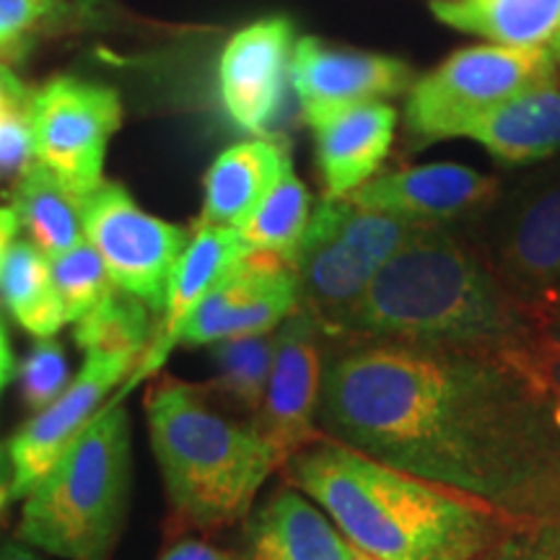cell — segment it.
<instances>
[{
  "instance_id": "cell-1",
  "label": "cell",
  "mask_w": 560,
  "mask_h": 560,
  "mask_svg": "<svg viewBox=\"0 0 560 560\" xmlns=\"http://www.w3.org/2000/svg\"><path fill=\"white\" fill-rule=\"evenodd\" d=\"M317 425L509 527L560 520V389L545 361L353 340L325 363Z\"/></svg>"
},
{
  "instance_id": "cell-2",
  "label": "cell",
  "mask_w": 560,
  "mask_h": 560,
  "mask_svg": "<svg viewBox=\"0 0 560 560\" xmlns=\"http://www.w3.org/2000/svg\"><path fill=\"white\" fill-rule=\"evenodd\" d=\"M342 335L548 363L540 317L444 226H420L382 265Z\"/></svg>"
},
{
  "instance_id": "cell-3",
  "label": "cell",
  "mask_w": 560,
  "mask_h": 560,
  "mask_svg": "<svg viewBox=\"0 0 560 560\" xmlns=\"http://www.w3.org/2000/svg\"><path fill=\"white\" fill-rule=\"evenodd\" d=\"M280 470L376 560H478L509 529L482 503L332 439L291 454Z\"/></svg>"
},
{
  "instance_id": "cell-4",
  "label": "cell",
  "mask_w": 560,
  "mask_h": 560,
  "mask_svg": "<svg viewBox=\"0 0 560 560\" xmlns=\"http://www.w3.org/2000/svg\"><path fill=\"white\" fill-rule=\"evenodd\" d=\"M151 446L166 495L185 527L221 529L244 520L283 457L255 420H234L206 389L161 380L145 395Z\"/></svg>"
},
{
  "instance_id": "cell-5",
  "label": "cell",
  "mask_w": 560,
  "mask_h": 560,
  "mask_svg": "<svg viewBox=\"0 0 560 560\" xmlns=\"http://www.w3.org/2000/svg\"><path fill=\"white\" fill-rule=\"evenodd\" d=\"M115 400L91 418L21 506L19 537L60 560H107L130 495V418Z\"/></svg>"
},
{
  "instance_id": "cell-6",
  "label": "cell",
  "mask_w": 560,
  "mask_h": 560,
  "mask_svg": "<svg viewBox=\"0 0 560 560\" xmlns=\"http://www.w3.org/2000/svg\"><path fill=\"white\" fill-rule=\"evenodd\" d=\"M548 83H558V66L548 47H465L412 81L405 122L420 145L465 138L486 112Z\"/></svg>"
},
{
  "instance_id": "cell-7",
  "label": "cell",
  "mask_w": 560,
  "mask_h": 560,
  "mask_svg": "<svg viewBox=\"0 0 560 560\" xmlns=\"http://www.w3.org/2000/svg\"><path fill=\"white\" fill-rule=\"evenodd\" d=\"M120 122L115 89L60 75L32 96L34 159L68 190L89 198L102 185L109 138Z\"/></svg>"
},
{
  "instance_id": "cell-8",
  "label": "cell",
  "mask_w": 560,
  "mask_h": 560,
  "mask_svg": "<svg viewBox=\"0 0 560 560\" xmlns=\"http://www.w3.org/2000/svg\"><path fill=\"white\" fill-rule=\"evenodd\" d=\"M83 231L107 265L112 283L164 314L166 291L190 234L145 213L120 185H102L83 200Z\"/></svg>"
},
{
  "instance_id": "cell-9",
  "label": "cell",
  "mask_w": 560,
  "mask_h": 560,
  "mask_svg": "<svg viewBox=\"0 0 560 560\" xmlns=\"http://www.w3.org/2000/svg\"><path fill=\"white\" fill-rule=\"evenodd\" d=\"M301 306L291 262L249 252L226 278L195 306L179 332L182 346H213L240 335L272 332Z\"/></svg>"
},
{
  "instance_id": "cell-10",
  "label": "cell",
  "mask_w": 560,
  "mask_h": 560,
  "mask_svg": "<svg viewBox=\"0 0 560 560\" xmlns=\"http://www.w3.org/2000/svg\"><path fill=\"white\" fill-rule=\"evenodd\" d=\"M140 355L132 353H107V350H91L86 363L58 400L45 410L34 412L30 423L11 439V499H24L45 475L60 454L73 444V439L86 429L91 418L102 410L109 392L120 384L132 369H138Z\"/></svg>"
},
{
  "instance_id": "cell-11",
  "label": "cell",
  "mask_w": 560,
  "mask_h": 560,
  "mask_svg": "<svg viewBox=\"0 0 560 560\" xmlns=\"http://www.w3.org/2000/svg\"><path fill=\"white\" fill-rule=\"evenodd\" d=\"M322 325L299 306L276 330V361L265 400L252 420L283 462L325 439L317 425V408L322 392Z\"/></svg>"
},
{
  "instance_id": "cell-12",
  "label": "cell",
  "mask_w": 560,
  "mask_h": 560,
  "mask_svg": "<svg viewBox=\"0 0 560 560\" xmlns=\"http://www.w3.org/2000/svg\"><path fill=\"white\" fill-rule=\"evenodd\" d=\"M296 47L293 24L268 16L229 39L219 60V96L236 128L265 138L283 109Z\"/></svg>"
},
{
  "instance_id": "cell-13",
  "label": "cell",
  "mask_w": 560,
  "mask_h": 560,
  "mask_svg": "<svg viewBox=\"0 0 560 560\" xmlns=\"http://www.w3.org/2000/svg\"><path fill=\"white\" fill-rule=\"evenodd\" d=\"M291 81L306 122L314 125L332 112L402 94L416 73L392 55L342 50L317 37H301L293 47Z\"/></svg>"
},
{
  "instance_id": "cell-14",
  "label": "cell",
  "mask_w": 560,
  "mask_h": 560,
  "mask_svg": "<svg viewBox=\"0 0 560 560\" xmlns=\"http://www.w3.org/2000/svg\"><path fill=\"white\" fill-rule=\"evenodd\" d=\"M488 262L542 325L560 317V185L535 192L511 213Z\"/></svg>"
},
{
  "instance_id": "cell-15",
  "label": "cell",
  "mask_w": 560,
  "mask_h": 560,
  "mask_svg": "<svg viewBox=\"0 0 560 560\" xmlns=\"http://www.w3.org/2000/svg\"><path fill=\"white\" fill-rule=\"evenodd\" d=\"M499 195V179L462 164H429L369 179L350 202L400 215L405 221L444 226L488 208Z\"/></svg>"
},
{
  "instance_id": "cell-16",
  "label": "cell",
  "mask_w": 560,
  "mask_h": 560,
  "mask_svg": "<svg viewBox=\"0 0 560 560\" xmlns=\"http://www.w3.org/2000/svg\"><path fill=\"white\" fill-rule=\"evenodd\" d=\"M293 270L299 278L301 306L312 312L325 335H342L366 296L369 283L380 272L338 234L325 200L312 210L310 226L293 257Z\"/></svg>"
},
{
  "instance_id": "cell-17",
  "label": "cell",
  "mask_w": 560,
  "mask_h": 560,
  "mask_svg": "<svg viewBox=\"0 0 560 560\" xmlns=\"http://www.w3.org/2000/svg\"><path fill=\"white\" fill-rule=\"evenodd\" d=\"M247 255L249 247L244 244L240 229L210 226V223H198L195 226L177 265H174L170 291H166L164 322H161L151 350L140 359L138 371L132 374V387H136L140 376L151 374V371H156L164 363L172 348L179 342L182 327H185L187 317L195 312V306Z\"/></svg>"
},
{
  "instance_id": "cell-18",
  "label": "cell",
  "mask_w": 560,
  "mask_h": 560,
  "mask_svg": "<svg viewBox=\"0 0 560 560\" xmlns=\"http://www.w3.org/2000/svg\"><path fill=\"white\" fill-rule=\"evenodd\" d=\"M397 112L387 102L355 104L312 125L327 200H342L374 179L395 140Z\"/></svg>"
},
{
  "instance_id": "cell-19",
  "label": "cell",
  "mask_w": 560,
  "mask_h": 560,
  "mask_svg": "<svg viewBox=\"0 0 560 560\" xmlns=\"http://www.w3.org/2000/svg\"><path fill=\"white\" fill-rule=\"evenodd\" d=\"M247 540L252 560H376L296 488H280L252 514Z\"/></svg>"
},
{
  "instance_id": "cell-20",
  "label": "cell",
  "mask_w": 560,
  "mask_h": 560,
  "mask_svg": "<svg viewBox=\"0 0 560 560\" xmlns=\"http://www.w3.org/2000/svg\"><path fill=\"white\" fill-rule=\"evenodd\" d=\"M291 166L289 153L270 138L244 140L213 161L206 174L200 223L242 229L252 210Z\"/></svg>"
},
{
  "instance_id": "cell-21",
  "label": "cell",
  "mask_w": 560,
  "mask_h": 560,
  "mask_svg": "<svg viewBox=\"0 0 560 560\" xmlns=\"http://www.w3.org/2000/svg\"><path fill=\"white\" fill-rule=\"evenodd\" d=\"M503 164H529L560 151V86L548 83L511 96L467 128Z\"/></svg>"
},
{
  "instance_id": "cell-22",
  "label": "cell",
  "mask_w": 560,
  "mask_h": 560,
  "mask_svg": "<svg viewBox=\"0 0 560 560\" xmlns=\"http://www.w3.org/2000/svg\"><path fill=\"white\" fill-rule=\"evenodd\" d=\"M431 13L501 47H548L560 30V0H433Z\"/></svg>"
},
{
  "instance_id": "cell-23",
  "label": "cell",
  "mask_w": 560,
  "mask_h": 560,
  "mask_svg": "<svg viewBox=\"0 0 560 560\" xmlns=\"http://www.w3.org/2000/svg\"><path fill=\"white\" fill-rule=\"evenodd\" d=\"M83 200L86 198L68 190L50 170L34 161L32 170L19 179L13 210L21 226L30 231V242L47 257H58L86 240Z\"/></svg>"
},
{
  "instance_id": "cell-24",
  "label": "cell",
  "mask_w": 560,
  "mask_h": 560,
  "mask_svg": "<svg viewBox=\"0 0 560 560\" xmlns=\"http://www.w3.org/2000/svg\"><path fill=\"white\" fill-rule=\"evenodd\" d=\"M0 299L13 319L39 340H50L68 325L52 285L50 257L32 242H13L0 268Z\"/></svg>"
},
{
  "instance_id": "cell-25",
  "label": "cell",
  "mask_w": 560,
  "mask_h": 560,
  "mask_svg": "<svg viewBox=\"0 0 560 560\" xmlns=\"http://www.w3.org/2000/svg\"><path fill=\"white\" fill-rule=\"evenodd\" d=\"M312 219V198L306 185L296 177L293 166L283 172L270 192L252 210V215L242 223L240 234L249 252L276 255L291 262L304 240L306 226Z\"/></svg>"
},
{
  "instance_id": "cell-26",
  "label": "cell",
  "mask_w": 560,
  "mask_h": 560,
  "mask_svg": "<svg viewBox=\"0 0 560 560\" xmlns=\"http://www.w3.org/2000/svg\"><path fill=\"white\" fill-rule=\"evenodd\" d=\"M276 361V330L213 342L215 387L257 416Z\"/></svg>"
},
{
  "instance_id": "cell-27",
  "label": "cell",
  "mask_w": 560,
  "mask_h": 560,
  "mask_svg": "<svg viewBox=\"0 0 560 560\" xmlns=\"http://www.w3.org/2000/svg\"><path fill=\"white\" fill-rule=\"evenodd\" d=\"M149 306L122 289H112L94 310L75 322V342L91 350L107 353H132L143 359L149 342Z\"/></svg>"
},
{
  "instance_id": "cell-28",
  "label": "cell",
  "mask_w": 560,
  "mask_h": 560,
  "mask_svg": "<svg viewBox=\"0 0 560 560\" xmlns=\"http://www.w3.org/2000/svg\"><path fill=\"white\" fill-rule=\"evenodd\" d=\"M50 276L68 322H79L115 289L107 265L89 240L50 257Z\"/></svg>"
},
{
  "instance_id": "cell-29",
  "label": "cell",
  "mask_w": 560,
  "mask_h": 560,
  "mask_svg": "<svg viewBox=\"0 0 560 560\" xmlns=\"http://www.w3.org/2000/svg\"><path fill=\"white\" fill-rule=\"evenodd\" d=\"M21 395L34 412L45 410L58 400L70 384V369L66 350L52 340H39L19 369Z\"/></svg>"
},
{
  "instance_id": "cell-30",
  "label": "cell",
  "mask_w": 560,
  "mask_h": 560,
  "mask_svg": "<svg viewBox=\"0 0 560 560\" xmlns=\"http://www.w3.org/2000/svg\"><path fill=\"white\" fill-rule=\"evenodd\" d=\"M478 560H560V520L509 527Z\"/></svg>"
},
{
  "instance_id": "cell-31",
  "label": "cell",
  "mask_w": 560,
  "mask_h": 560,
  "mask_svg": "<svg viewBox=\"0 0 560 560\" xmlns=\"http://www.w3.org/2000/svg\"><path fill=\"white\" fill-rule=\"evenodd\" d=\"M58 9L60 0H0V60L19 58L42 21Z\"/></svg>"
},
{
  "instance_id": "cell-32",
  "label": "cell",
  "mask_w": 560,
  "mask_h": 560,
  "mask_svg": "<svg viewBox=\"0 0 560 560\" xmlns=\"http://www.w3.org/2000/svg\"><path fill=\"white\" fill-rule=\"evenodd\" d=\"M32 107L0 120V177H24L34 164Z\"/></svg>"
},
{
  "instance_id": "cell-33",
  "label": "cell",
  "mask_w": 560,
  "mask_h": 560,
  "mask_svg": "<svg viewBox=\"0 0 560 560\" xmlns=\"http://www.w3.org/2000/svg\"><path fill=\"white\" fill-rule=\"evenodd\" d=\"M32 91L19 81V75L9 68V62L0 60V120L13 115V112H24L32 107Z\"/></svg>"
},
{
  "instance_id": "cell-34",
  "label": "cell",
  "mask_w": 560,
  "mask_h": 560,
  "mask_svg": "<svg viewBox=\"0 0 560 560\" xmlns=\"http://www.w3.org/2000/svg\"><path fill=\"white\" fill-rule=\"evenodd\" d=\"M159 560H236L231 552H223L213 545L198 542V540H182L161 556Z\"/></svg>"
},
{
  "instance_id": "cell-35",
  "label": "cell",
  "mask_w": 560,
  "mask_h": 560,
  "mask_svg": "<svg viewBox=\"0 0 560 560\" xmlns=\"http://www.w3.org/2000/svg\"><path fill=\"white\" fill-rule=\"evenodd\" d=\"M545 348H548L550 376L560 389V317L545 325Z\"/></svg>"
},
{
  "instance_id": "cell-36",
  "label": "cell",
  "mask_w": 560,
  "mask_h": 560,
  "mask_svg": "<svg viewBox=\"0 0 560 560\" xmlns=\"http://www.w3.org/2000/svg\"><path fill=\"white\" fill-rule=\"evenodd\" d=\"M19 229H21V223H19L16 210H13V208H0V268H3L5 255H9V249L13 247V242H16Z\"/></svg>"
},
{
  "instance_id": "cell-37",
  "label": "cell",
  "mask_w": 560,
  "mask_h": 560,
  "mask_svg": "<svg viewBox=\"0 0 560 560\" xmlns=\"http://www.w3.org/2000/svg\"><path fill=\"white\" fill-rule=\"evenodd\" d=\"M13 369H16V363H13L9 332H5L3 319H0V392H3L5 384H9V380L13 376Z\"/></svg>"
},
{
  "instance_id": "cell-38",
  "label": "cell",
  "mask_w": 560,
  "mask_h": 560,
  "mask_svg": "<svg viewBox=\"0 0 560 560\" xmlns=\"http://www.w3.org/2000/svg\"><path fill=\"white\" fill-rule=\"evenodd\" d=\"M0 560H50L32 548L26 542H0Z\"/></svg>"
},
{
  "instance_id": "cell-39",
  "label": "cell",
  "mask_w": 560,
  "mask_h": 560,
  "mask_svg": "<svg viewBox=\"0 0 560 560\" xmlns=\"http://www.w3.org/2000/svg\"><path fill=\"white\" fill-rule=\"evenodd\" d=\"M548 50H550V55H552V60H556V66H558V70H560V30L556 32V37H552V39H550Z\"/></svg>"
},
{
  "instance_id": "cell-40",
  "label": "cell",
  "mask_w": 560,
  "mask_h": 560,
  "mask_svg": "<svg viewBox=\"0 0 560 560\" xmlns=\"http://www.w3.org/2000/svg\"><path fill=\"white\" fill-rule=\"evenodd\" d=\"M5 499V488H3V480H0V503Z\"/></svg>"
}]
</instances>
